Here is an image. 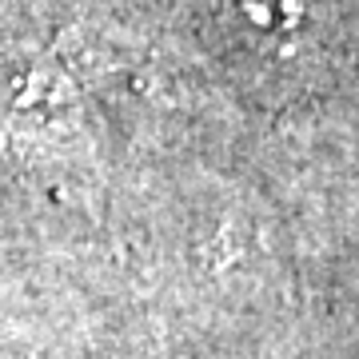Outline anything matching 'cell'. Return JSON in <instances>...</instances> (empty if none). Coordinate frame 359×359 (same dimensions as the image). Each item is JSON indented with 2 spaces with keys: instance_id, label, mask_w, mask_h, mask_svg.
Returning a JSON list of instances; mask_svg holds the SVG:
<instances>
[{
  "instance_id": "obj_1",
  "label": "cell",
  "mask_w": 359,
  "mask_h": 359,
  "mask_svg": "<svg viewBox=\"0 0 359 359\" xmlns=\"http://www.w3.org/2000/svg\"><path fill=\"white\" fill-rule=\"evenodd\" d=\"M231 48L264 68L287 72L320 48V0H219Z\"/></svg>"
}]
</instances>
